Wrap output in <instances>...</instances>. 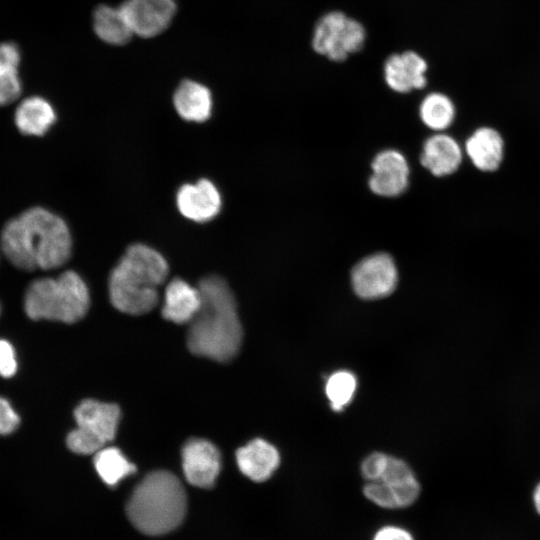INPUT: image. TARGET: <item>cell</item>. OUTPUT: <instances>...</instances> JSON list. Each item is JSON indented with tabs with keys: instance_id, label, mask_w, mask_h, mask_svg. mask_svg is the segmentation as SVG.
Listing matches in <instances>:
<instances>
[{
	"instance_id": "cell-25",
	"label": "cell",
	"mask_w": 540,
	"mask_h": 540,
	"mask_svg": "<svg viewBox=\"0 0 540 540\" xmlns=\"http://www.w3.org/2000/svg\"><path fill=\"white\" fill-rule=\"evenodd\" d=\"M357 388V380L347 370L334 372L329 376L325 386L326 395L334 411H341L350 403Z\"/></svg>"
},
{
	"instance_id": "cell-24",
	"label": "cell",
	"mask_w": 540,
	"mask_h": 540,
	"mask_svg": "<svg viewBox=\"0 0 540 540\" xmlns=\"http://www.w3.org/2000/svg\"><path fill=\"white\" fill-rule=\"evenodd\" d=\"M93 462L100 478L111 487L136 472V466L117 447L100 449L94 454Z\"/></svg>"
},
{
	"instance_id": "cell-27",
	"label": "cell",
	"mask_w": 540,
	"mask_h": 540,
	"mask_svg": "<svg viewBox=\"0 0 540 540\" xmlns=\"http://www.w3.org/2000/svg\"><path fill=\"white\" fill-rule=\"evenodd\" d=\"M17 359L14 347L5 339H0V376L12 377L17 371Z\"/></svg>"
},
{
	"instance_id": "cell-18",
	"label": "cell",
	"mask_w": 540,
	"mask_h": 540,
	"mask_svg": "<svg viewBox=\"0 0 540 540\" xmlns=\"http://www.w3.org/2000/svg\"><path fill=\"white\" fill-rule=\"evenodd\" d=\"M201 306V294L181 278L172 279L165 288L162 316L176 324L189 323Z\"/></svg>"
},
{
	"instance_id": "cell-7",
	"label": "cell",
	"mask_w": 540,
	"mask_h": 540,
	"mask_svg": "<svg viewBox=\"0 0 540 540\" xmlns=\"http://www.w3.org/2000/svg\"><path fill=\"white\" fill-rule=\"evenodd\" d=\"M363 25L340 11L323 15L316 23L311 46L313 50L330 61L341 62L360 51L365 42Z\"/></svg>"
},
{
	"instance_id": "cell-14",
	"label": "cell",
	"mask_w": 540,
	"mask_h": 540,
	"mask_svg": "<svg viewBox=\"0 0 540 540\" xmlns=\"http://www.w3.org/2000/svg\"><path fill=\"white\" fill-rule=\"evenodd\" d=\"M463 150L474 168L482 173H493L504 161L505 140L497 129L480 126L466 138Z\"/></svg>"
},
{
	"instance_id": "cell-11",
	"label": "cell",
	"mask_w": 540,
	"mask_h": 540,
	"mask_svg": "<svg viewBox=\"0 0 540 540\" xmlns=\"http://www.w3.org/2000/svg\"><path fill=\"white\" fill-rule=\"evenodd\" d=\"M370 190L382 197H396L409 185L410 169L405 156L395 149L379 152L373 159Z\"/></svg>"
},
{
	"instance_id": "cell-4",
	"label": "cell",
	"mask_w": 540,
	"mask_h": 540,
	"mask_svg": "<svg viewBox=\"0 0 540 540\" xmlns=\"http://www.w3.org/2000/svg\"><path fill=\"white\" fill-rule=\"evenodd\" d=\"M187 497L180 480L171 472L147 474L130 496L126 513L133 526L146 535H161L184 519Z\"/></svg>"
},
{
	"instance_id": "cell-22",
	"label": "cell",
	"mask_w": 540,
	"mask_h": 540,
	"mask_svg": "<svg viewBox=\"0 0 540 540\" xmlns=\"http://www.w3.org/2000/svg\"><path fill=\"white\" fill-rule=\"evenodd\" d=\"M93 27L101 40L112 45H123L134 34L120 7H97L94 11Z\"/></svg>"
},
{
	"instance_id": "cell-23",
	"label": "cell",
	"mask_w": 540,
	"mask_h": 540,
	"mask_svg": "<svg viewBox=\"0 0 540 540\" xmlns=\"http://www.w3.org/2000/svg\"><path fill=\"white\" fill-rule=\"evenodd\" d=\"M456 109L453 101L440 92L426 95L419 106V116L423 124L435 133L444 132L454 122Z\"/></svg>"
},
{
	"instance_id": "cell-2",
	"label": "cell",
	"mask_w": 540,
	"mask_h": 540,
	"mask_svg": "<svg viewBox=\"0 0 540 540\" xmlns=\"http://www.w3.org/2000/svg\"><path fill=\"white\" fill-rule=\"evenodd\" d=\"M201 306L189 322L187 345L192 353L228 362L238 353L243 338L234 295L220 276L200 280Z\"/></svg>"
},
{
	"instance_id": "cell-3",
	"label": "cell",
	"mask_w": 540,
	"mask_h": 540,
	"mask_svg": "<svg viewBox=\"0 0 540 540\" xmlns=\"http://www.w3.org/2000/svg\"><path fill=\"white\" fill-rule=\"evenodd\" d=\"M168 273V263L157 250L141 243L129 246L109 275L112 305L130 315L150 312Z\"/></svg>"
},
{
	"instance_id": "cell-5",
	"label": "cell",
	"mask_w": 540,
	"mask_h": 540,
	"mask_svg": "<svg viewBox=\"0 0 540 540\" xmlns=\"http://www.w3.org/2000/svg\"><path fill=\"white\" fill-rule=\"evenodd\" d=\"M89 306V289L82 277L72 270L55 278L34 280L24 295V310L33 320L75 323L86 315Z\"/></svg>"
},
{
	"instance_id": "cell-19",
	"label": "cell",
	"mask_w": 540,
	"mask_h": 540,
	"mask_svg": "<svg viewBox=\"0 0 540 540\" xmlns=\"http://www.w3.org/2000/svg\"><path fill=\"white\" fill-rule=\"evenodd\" d=\"M173 103L179 116L186 121L204 122L211 116V92L198 82H181L174 93Z\"/></svg>"
},
{
	"instance_id": "cell-17",
	"label": "cell",
	"mask_w": 540,
	"mask_h": 540,
	"mask_svg": "<svg viewBox=\"0 0 540 540\" xmlns=\"http://www.w3.org/2000/svg\"><path fill=\"white\" fill-rule=\"evenodd\" d=\"M239 470L250 480H268L280 464L278 450L263 439H254L236 452Z\"/></svg>"
},
{
	"instance_id": "cell-20",
	"label": "cell",
	"mask_w": 540,
	"mask_h": 540,
	"mask_svg": "<svg viewBox=\"0 0 540 540\" xmlns=\"http://www.w3.org/2000/svg\"><path fill=\"white\" fill-rule=\"evenodd\" d=\"M17 129L24 135L42 136L56 121L53 106L43 97L31 96L22 100L14 114Z\"/></svg>"
},
{
	"instance_id": "cell-1",
	"label": "cell",
	"mask_w": 540,
	"mask_h": 540,
	"mask_svg": "<svg viewBox=\"0 0 540 540\" xmlns=\"http://www.w3.org/2000/svg\"><path fill=\"white\" fill-rule=\"evenodd\" d=\"M3 253L24 271L61 267L70 258L72 237L66 222L42 207H32L8 221L0 237Z\"/></svg>"
},
{
	"instance_id": "cell-8",
	"label": "cell",
	"mask_w": 540,
	"mask_h": 540,
	"mask_svg": "<svg viewBox=\"0 0 540 540\" xmlns=\"http://www.w3.org/2000/svg\"><path fill=\"white\" fill-rule=\"evenodd\" d=\"M363 493L369 501L381 508L402 509L417 500L420 484L407 463L388 455L380 477L368 482Z\"/></svg>"
},
{
	"instance_id": "cell-21",
	"label": "cell",
	"mask_w": 540,
	"mask_h": 540,
	"mask_svg": "<svg viewBox=\"0 0 540 540\" xmlns=\"http://www.w3.org/2000/svg\"><path fill=\"white\" fill-rule=\"evenodd\" d=\"M21 53L13 42L0 43V106L16 101L21 95L19 77Z\"/></svg>"
},
{
	"instance_id": "cell-16",
	"label": "cell",
	"mask_w": 540,
	"mask_h": 540,
	"mask_svg": "<svg viewBox=\"0 0 540 540\" xmlns=\"http://www.w3.org/2000/svg\"><path fill=\"white\" fill-rule=\"evenodd\" d=\"M463 146L451 135L438 132L423 143L421 164L434 176L454 174L464 159Z\"/></svg>"
},
{
	"instance_id": "cell-15",
	"label": "cell",
	"mask_w": 540,
	"mask_h": 540,
	"mask_svg": "<svg viewBox=\"0 0 540 540\" xmlns=\"http://www.w3.org/2000/svg\"><path fill=\"white\" fill-rule=\"evenodd\" d=\"M426 60L414 51L396 53L384 63L383 75L387 86L397 93L422 89L427 84Z\"/></svg>"
},
{
	"instance_id": "cell-26",
	"label": "cell",
	"mask_w": 540,
	"mask_h": 540,
	"mask_svg": "<svg viewBox=\"0 0 540 540\" xmlns=\"http://www.w3.org/2000/svg\"><path fill=\"white\" fill-rule=\"evenodd\" d=\"M388 455L380 452H375L367 456L361 464L362 476L368 481H376L387 461Z\"/></svg>"
},
{
	"instance_id": "cell-9",
	"label": "cell",
	"mask_w": 540,
	"mask_h": 540,
	"mask_svg": "<svg viewBox=\"0 0 540 540\" xmlns=\"http://www.w3.org/2000/svg\"><path fill=\"white\" fill-rule=\"evenodd\" d=\"M398 271L387 253H375L359 261L351 271V283L362 299L374 300L390 295L396 288Z\"/></svg>"
},
{
	"instance_id": "cell-28",
	"label": "cell",
	"mask_w": 540,
	"mask_h": 540,
	"mask_svg": "<svg viewBox=\"0 0 540 540\" xmlns=\"http://www.w3.org/2000/svg\"><path fill=\"white\" fill-rule=\"evenodd\" d=\"M20 418L12 405L3 397H0V435L14 432L19 426Z\"/></svg>"
},
{
	"instance_id": "cell-30",
	"label": "cell",
	"mask_w": 540,
	"mask_h": 540,
	"mask_svg": "<svg viewBox=\"0 0 540 540\" xmlns=\"http://www.w3.org/2000/svg\"><path fill=\"white\" fill-rule=\"evenodd\" d=\"M533 500L537 512L540 514V484L536 487L533 495Z\"/></svg>"
},
{
	"instance_id": "cell-13",
	"label": "cell",
	"mask_w": 540,
	"mask_h": 540,
	"mask_svg": "<svg viewBox=\"0 0 540 540\" xmlns=\"http://www.w3.org/2000/svg\"><path fill=\"white\" fill-rule=\"evenodd\" d=\"M176 204L185 218L204 223L219 214L222 200L219 190L210 180L200 179L179 188Z\"/></svg>"
},
{
	"instance_id": "cell-12",
	"label": "cell",
	"mask_w": 540,
	"mask_h": 540,
	"mask_svg": "<svg viewBox=\"0 0 540 540\" xmlns=\"http://www.w3.org/2000/svg\"><path fill=\"white\" fill-rule=\"evenodd\" d=\"M120 9L134 34L153 37L170 24L176 4L174 0H126Z\"/></svg>"
},
{
	"instance_id": "cell-10",
	"label": "cell",
	"mask_w": 540,
	"mask_h": 540,
	"mask_svg": "<svg viewBox=\"0 0 540 540\" xmlns=\"http://www.w3.org/2000/svg\"><path fill=\"white\" fill-rule=\"evenodd\" d=\"M182 468L191 485L211 488L221 470L220 452L208 440L189 439L182 448Z\"/></svg>"
},
{
	"instance_id": "cell-6",
	"label": "cell",
	"mask_w": 540,
	"mask_h": 540,
	"mask_svg": "<svg viewBox=\"0 0 540 540\" xmlns=\"http://www.w3.org/2000/svg\"><path fill=\"white\" fill-rule=\"evenodd\" d=\"M120 415L116 404L83 400L74 410L77 426L67 436L68 448L77 454H95L115 438Z\"/></svg>"
},
{
	"instance_id": "cell-29",
	"label": "cell",
	"mask_w": 540,
	"mask_h": 540,
	"mask_svg": "<svg viewBox=\"0 0 540 540\" xmlns=\"http://www.w3.org/2000/svg\"><path fill=\"white\" fill-rule=\"evenodd\" d=\"M372 540H414V537L403 527L387 525L378 529Z\"/></svg>"
}]
</instances>
